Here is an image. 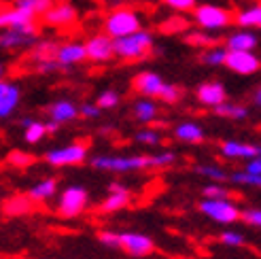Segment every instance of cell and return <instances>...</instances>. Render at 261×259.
<instances>
[{"mask_svg": "<svg viewBox=\"0 0 261 259\" xmlns=\"http://www.w3.org/2000/svg\"><path fill=\"white\" fill-rule=\"evenodd\" d=\"M174 162V153H160V155H98L91 160V166L98 170L109 172H132L145 170V168H164Z\"/></svg>", "mask_w": 261, "mask_h": 259, "instance_id": "cell-1", "label": "cell"}, {"mask_svg": "<svg viewBox=\"0 0 261 259\" xmlns=\"http://www.w3.org/2000/svg\"><path fill=\"white\" fill-rule=\"evenodd\" d=\"M115 56L121 60H145L153 49V36L145 30H136L119 38H113Z\"/></svg>", "mask_w": 261, "mask_h": 259, "instance_id": "cell-2", "label": "cell"}, {"mask_svg": "<svg viewBox=\"0 0 261 259\" xmlns=\"http://www.w3.org/2000/svg\"><path fill=\"white\" fill-rule=\"evenodd\" d=\"M140 30V19L132 9H115L111 15L104 19V32L111 38H119Z\"/></svg>", "mask_w": 261, "mask_h": 259, "instance_id": "cell-3", "label": "cell"}, {"mask_svg": "<svg viewBox=\"0 0 261 259\" xmlns=\"http://www.w3.org/2000/svg\"><path fill=\"white\" fill-rule=\"evenodd\" d=\"M200 211L219 223H233L240 219V209L229 198H204Z\"/></svg>", "mask_w": 261, "mask_h": 259, "instance_id": "cell-4", "label": "cell"}, {"mask_svg": "<svg viewBox=\"0 0 261 259\" xmlns=\"http://www.w3.org/2000/svg\"><path fill=\"white\" fill-rule=\"evenodd\" d=\"M193 17L204 30H221L231 21V13L215 5H202V7H195Z\"/></svg>", "mask_w": 261, "mask_h": 259, "instance_id": "cell-5", "label": "cell"}, {"mask_svg": "<svg viewBox=\"0 0 261 259\" xmlns=\"http://www.w3.org/2000/svg\"><path fill=\"white\" fill-rule=\"evenodd\" d=\"M85 206H87V191L79 185H72L62 191L58 213L62 217H76L85 211Z\"/></svg>", "mask_w": 261, "mask_h": 259, "instance_id": "cell-6", "label": "cell"}, {"mask_svg": "<svg viewBox=\"0 0 261 259\" xmlns=\"http://www.w3.org/2000/svg\"><path fill=\"white\" fill-rule=\"evenodd\" d=\"M45 160L51 166H76L87 160V147L83 142H72L68 147H60V149H51Z\"/></svg>", "mask_w": 261, "mask_h": 259, "instance_id": "cell-7", "label": "cell"}, {"mask_svg": "<svg viewBox=\"0 0 261 259\" xmlns=\"http://www.w3.org/2000/svg\"><path fill=\"white\" fill-rule=\"evenodd\" d=\"M0 47L3 49H23L36 43V23L28 28H0Z\"/></svg>", "mask_w": 261, "mask_h": 259, "instance_id": "cell-8", "label": "cell"}, {"mask_svg": "<svg viewBox=\"0 0 261 259\" xmlns=\"http://www.w3.org/2000/svg\"><path fill=\"white\" fill-rule=\"evenodd\" d=\"M225 66L238 74H253L259 70L261 62L253 51H227Z\"/></svg>", "mask_w": 261, "mask_h": 259, "instance_id": "cell-9", "label": "cell"}, {"mask_svg": "<svg viewBox=\"0 0 261 259\" xmlns=\"http://www.w3.org/2000/svg\"><path fill=\"white\" fill-rule=\"evenodd\" d=\"M76 19V11L74 7H70L68 3H54L45 13H43V21L47 25H54V28H68Z\"/></svg>", "mask_w": 261, "mask_h": 259, "instance_id": "cell-10", "label": "cell"}, {"mask_svg": "<svg viewBox=\"0 0 261 259\" xmlns=\"http://www.w3.org/2000/svg\"><path fill=\"white\" fill-rule=\"evenodd\" d=\"M85 51L87 58L91 62H109L115 56V47H113V38L104 32V34H96L91 36L85 43Z\"/></svg>", "mask_w": 261, "mask_h": 259, "instance_id": "cell-11", "label": "cell"}, {"mask_svg": "<svg viewBox=\"0 0 261 259\" xmlns=\"http://www.w3.org/2000/svg\"><path fill=\"white\" fill-rule=\"evenodd\" d=\"M153 240L145 234H134V231H123L119 234V249L127 251L129 255L134 257H145L153 251Z\"/></svg>", "mask_w": 261, "mask_h": 259, "instance_id": "cell-12", "label": "cell"}, {"mask_svg": "<svg viewBox=\"0 0 261 259\" xmlns=\"http://www.w3.org/2000/svg\"><path fill=\"white\" fill-rule=\"evenodd\" d=\"M83 60H87L85 45H81V43H64V45H58L56 62L60 64V68L74 66V64H79Z\"/></svg>", "mask_w": 261, "mask_h": 259, "instance_id": "cell-13", "label": "cell"}, {"mask_svg": "<svg viewBox=\"0 0 261 259\" xmlns=\"http://www.w3.org/2000/svg\"><path fill=\"white\" fill-rule=\"evenodd\" d=\"M164 79L158 72H140L134 79V89L140 92L142 96L147 98H160L162 89H164Z\"/></svg>", "mask_w": 261, "mask_h": 259, "instance_id": "cell-14", "label": "cell"}, {"mask_svg": "<svg viewBox=\"0 0 261 259\" xmlns=\"http://www.w3.org/2000/svg\"><path fill=\"white\" fill-rule=\"evenodd\" d=\"M195 96H198V100L202 102L204 107H217L221 105V102L227 100V94H225V87L217 83V81H211V83H202L198 87V92H195Z\"/></svg>", "mask_w": 261, "mask_h": 259, "instance_id": "cell-15", "label": "cell"}, {"mask_svg": "<svg viewBox=\"0 0 261 259\" xmlns=\"http://www.w3.org/2000/svg\"><path fill=\"white\" fill-rule=\"evenodd\" d=\"M34 25V17L17 7L0 9V28H28Z\"/></svg>", "mask_w": 261, "mask_h": 259, "instance_id": "cell-16", "label": "cell"}, {"mask_svg": "<svg viewBox=\"0 0 261 259\" xmlns=\"http://www.w3.org/2000/svg\"><path fill=\"white\" fill-rule=\"evenodd\" d=\"M109 196L100 204V213H115V211H121L123 206L129 202V191L119 185V183H111L109 187Z\"/></svg>", "mask_w": 261, "mask_h": 259, "instance_id": "cell-17", "label": "cell"}, {"mask_svg": "<svg viewBox=\"0 0 261 259\" xmlns=\"http://www.w3.org/2000/svg\"><path fill=\"white\" fill-rule=\"evenodd\" d=\"M21 92L17 85L13 83H0V119L9 117V115L17 109Z\"/></svg>", "mask_w": 261, "mask_h": 259, "instance_id": "cell-18", "label": "cell"}, {"mask_svg": "<svg viewBox=\"0 0 261 259\" xmlns=\"http://www.w3.org/2000/svg\"><path fill=\"white\" fill-rule=\"evenodd\" d=\"M221 153L229 160H251L255 155H259V147L249 145V142H240V140H227L221 145Z\"/></svg>", "mask_w": 261, "mask_h": 259, "instance_id": "cell-19", "label": "cell"}, {"mask_svg": "<svg viewBox=\"0 0 261 259\" xmlns=\"http://www.w3.org/2000/svg\"><path fill=\"white\" fill-rule=\"evenodd\" d=\"M225 47L227 51H253L257 47V36L253 32H233L227 36V41H225Z\"/></svg>", "mask_w": 261, "mask_h": 259, "instance_id": "cell-20", "label": "cell"}, {"mask_svg": "<svg viewBox=\"0 0 261 259\" xmlns=\"http://www.w3.org/2000/svg\"><path fill=\"white\" fill-rule=\"evenodd\" d=\"M76 115H79V109H76L68 100H58V102H54V105L49 107V117H51V121H56V123L72 121Z\"/></svg>", "mask_w": 261, "mask_h": 259, "instance_id": "cell-21", "label": "cell"}, {"mask_svg": "<svg viewBox=\"0 0 261 259\" xmlns=\"http://www.w3.org/2000/svg\"><path fill=\"white\" fill-rule=\"evenodd\" d=\"M174 136L182 142H191V145H198L204 140V130L202 125H198L195 121H182L174 127Z\"/></svg>", "mask_w": 261, "mask_h": 259, "instance_id": "cell-22", "label": "cell"}, {"mask_svg": "<svg viewBox=\"0 0 261 259\" xmlns=\"http://www.w3.org/2000/svg\"><path fill=\"white\" fill-rule=\"evenodd\" d=\"M56 189H58L56 178L38 180L36 185L30 187L28 198H30V200H36V202H45V200H49V198H54V196H56Z\"/></svg>", "mask_w": 261, "mask_h": 259, "instance_id": "cell-23", "label": "cell"}, {"mask_svg": "<svg viewBox=\"0 0 261 259\" xmlns=\"http://www.w3.org/2000/svg\"><path fill=\"white\" fill-rule=\"evenodd\" d=\"M34 49L30 51V60L32 64L36 66V64H41V62H47V60H56V51H58V43L54 41H41V43H34L32 45Z\"/></svg>", "mask_w": 261, "mask_h": 259, "instance_id": "cell-24", "label": "cell"}, {"mask_svg": "<svg viewBox=\"0 0 261 259\" xmlns=\"http://www.w3.org/2000/svg\"><path fill=\"white\" fill-rule=\"evenodd\" d=\"M236 23L240 28H261V5L242 9L236 15Z\"/></svg>", "mask_w": 261, "mask_h": 259, "instance_id": "cell-25", "label": "cell"}, {"mask_svg": "<svg viewBox=\"0 0 261 259\" xmlns=\"http://www.w3.org/2000/svg\"><path fill=\"white\" fill-rule=\"evenodd\" d=\"M134 115H136V119L140 123H151V121L158 119L160 109L151 100H138L136 105H134Z\"/></svg>", "mask_w": 261, "mask_h": 259, "instance_id": "cell-26", "label": "cell"}, {"mask_svg": "<svg viewBox=\"0 0 261 259\" xmlns=\"http://www.w3.org/2000/svg\"><path fill=\"white\" fill-rule=\"evenodd\" d=\"M21 123H23V138H25V142H30V145H36V142H41L47 136L45 123L34 121V119H23Z\"/></svg>", "mask_w": 261, "mask_h": 259, "instance_id": "cell-27", "label": "cell"}, {"mask_svg": "<svg viewBox=\"0 0 261 259\" xmlns=\"http://www.w3.org/2000/svg\"><path fill=\"white\" fill-rule=\"evenodd\" d=\"M215 113L221 115V117H227V119H246L249 117V111L240 105H231V102H221V105L215 107Z\"/></svg>", "mask_w": 261, "mask_h": 259, "instance_id": "cell-28", "label": "cell"}, {"mask_svg": "<svg viewBox=\"0 0 261 259\" xmlns=\"http://www.w3.org/2000/svg\"><path fill=\"white\" fill-rule=\"evenodd\" d=\"M54 5V0H15V7L25 11V13H30L32 17L36 15H43V13Z\"/></svg>", "mask_w": 261, "mask_h": 259, "instance_id": "cell-29", "label": "cell"}, {"mask_svg": "<svg viewBox=\"0 0 261 259\" xmlns=\"http://www.w3.org/2000/svg\"><path fill=\"white\" fill-rule=\"evenodd\" d=\"M225 56H227V49L225 47H219V45H213V47H206L202 51L200 60L208 66H221V64H225Z\"/></svg>", "mask_w": 261, "mask_h": 259, "instance_id": "cell-30", "label": "cell"}, {"mask_svg": "<svg viewBox=\"0 0 261 259\" xmlns=\"http://www.w3.org/2000/svg\"><path fill=\"white\" fill-rule=\"evenodd\" d=\"M30 211V198H11L7 204H5V213L7 215H23Z\"/></svg>", "mask_w": 261, "mask_h": 259, "instance_id": "cell-31", "label": "cell"}, {"mask_svg": "<svg viewBox=\"0 0 261 259\" xmlns=\"http://www.w3.org/2000/svg\"><path fill=\"white\" fill-rule=\"evenodd\" d=\"M185 41L189 43V45H195V47H213V45H217L219 43V38H215V36H211L208 32H191V34H187V38Z\"/></svg>", "mask_w": 261, "mask_h": 259, "instance_id": "cell-32", "label": "cell"}, {"mask_svg": "<svg viewBox=\"0 0 261 259\" xmlns=\"http://www.w3.org/2000/svg\"><path fill=\"white\" fill-rule=\"evenodd\" d=\"M233 183H238V185H249V187H261V174H255V172H249V170H244V172H233L231 176Z\"/></svg>", "mask_w": 261, "mask_h": 259, "instance_id": "cell-33", "label": "cell"}, {"mask_svg": "<svg viewBox=\"0 0 261 259\" xmlns=\"http://www.w3.org/2000/svg\"><path fill=\"white\" fill-rule=\"evenodd\" d=\"M195 172L198 174H202V176H208V178H213V180H225L227 178V174H225V170L223 168H219V166H198L195 168Z\"/></svg>", "mask_w": 261, "mask_h": 259, "instance_id": "cell-34", "label": "cell"}, {"mask_svg": "<svg viewBox=\"0 0 261 259\" xmlns=\"http://www.w3.org/2000/svg\"><path fill=\"white\" fill-rule=\"evenodd\" d=\"M96 105H98L100 109H115L117 105H119V94L113 92V89H107V92H102V94L98 96Z\"/></svg>", "mask_w": 261, "mask_h": 259, "instance_id": "cell-35", "label": "cell"}, {"mask_svg": "<svg viewBox=\"0 0 261 259\" xmlns=\"http://www.w3.org/2000/svg\"><path fill=\"white\" fill-rule=\"evenodd\" d=\"M180 96H182L180 87L170 85V83H164V89H162V94H160V98H162L164 102H168V105H174V102L180 100Z\"/></svg>", "mask_w": 261, "mask_h": 259, "instance_id": "cell-36", "label": "cell"}, {"mask_svg": "<svg viewBox=\"0 0 261 259\" xmlns=\"http://www.w3.org/2000/svg\"><path fill=\"white\" fill-rule=\"evenodd\" d=\"M136 140L142 142V145H160L162 136L155 132V130H140V132L136 134Z\"/></svg>", "mask_w": 261, "mask_h": 259, "instance_id": "cell-37", "label": "cell"}, {"mask_svg": "<svg viewBox=\"0 0 261 259\" xmlns=\"http://www.w3.org/2000/svg\"><path fill=\"white\" fill-rule=\"evenodd\" d=\"M219 240L223 244H227V247H242L244 244V236L238 234V231H223Z\"/></svg>", "mask_w": 261, "mask_h": 259, "instance_id": "cell-38", "label": "cell"}, {"mask_svg": "<svg viewBox=\"0 0 261 259\" xmlns=\"http://www.w3.org/2000/svg\"><path fill=\"white\" fill-rule=\"evenodd\" d=\"M32 155H28V153H21V151H13L11 155H9V164H13V166H17V168H21V166H30L32 164Z\"/></svg>", "mask_w": 261, "mask_h": 259, "instance_id": "cell-39", "label": "cell"}, {"mask_svg": "<svg viewBox=\"0 0 261 259\" xmlns=\"http://www.w3.org/2000/svg\"><path fill=\"white\" fill-rule=\"evenodd\" d=\"M166 34H170V32H178V30H187V21L182 19V17H172V19H168L164 23V28H162Z\"/></svg>", "mask_w": 261, "mask_h": 259, "instance_id": "cell-40", "label": "cell"}, {"mask_svg": "<svg viewBox=\"0 0 261 259\" xmlns=\"http://www.w3.org/2000/svg\"><path fill=\"white\" fill-rule=\"evenodd\" d=\"M204 196L206 198H227L229 191L223 185H206L204 187Z\"/></svg>", "mask_w": 261, "mask_h": 259, "instance_id": "cell-41", "label": "cell"}, {"mask_svg": "<svg viewBox=\"0 0 261 259\" xmlns=\"http://www.w3.org/2000/svg\"><path fill=\"white\" fill-rule=\"evenodd\" d=\"M100 242L107 244V247H111V249H119V234H117V231H102Z\"/></svg>", "mask_w": 261, "mask_h": 259, "instance_id": "cell-42", "label": "cell"}, {"mask_svg": "<svg viewBox=\"0 0 261 259\" xmlns=\"http://www.w3.org/2000/svg\"><path fill=\"white\" fill-rule=\"evenodd\" d=\"M242 219L246 223H251L255 227H261V209H249L242 213Z\"/></svg>", "mask_w": 261, "mask_h": 259, "instance_id": "cell-43", "label": "cell"}, {"mask_svg": "<svg viewBox=\"0 0 261 259\" xmlns=\"http://www.w3.org/2000/svg\"><path fill=\"white\" fill-rule=\"evenodd\" d=\"M164 3L176 11H189L195 7V0H164Z\"/></svg>", "mask_w": 261, "mask_h": 259, "instance_id": "cell-44", "label": "cell"}, {"mask_svg": "<svg viewBox=\"0 0 261 259\" xmlns=\"http://www.w3.org/2000/svg\"><path fill=\"white\" fill-rule=\"evenodd\" d=\"M100 107L98 105H83L81 109H79V113L83 115V117H87V119H96L98 115H100Z\"/></svg>", "mask_w": 261, "mask_h": 259, "instance_id": "cell-45", "label": "cell"}, {"mask_svg": "<svg viewBox=\"0 0 261 259\" xmlns=\"http://www.w3.org/2000/svg\"><path fill=\"white\" fill-rule=\"evenodd\" d=\"M246 170L255 172V174H261V155H255V158L249 160V164H246Z\"/></svg>", "mask_w": 261, "mask_h": 259, "instance_id": "cell-46", "label": "cell"}, {"mask_svg": "<svg viewBox=\"0 0 261 259\" xmlns=\"http://www.w3.org/2000/svg\"><path fill=\"white\" fill-rule=\"evenodd\" d=\"M45 127H47V134H54L56 130H58V123H56V121H47Z\"/></svg>", "mask_w": 261, "mask_h": 259, "instance_id": "cell-47", "label": "cell"}, {"mask_svg": "<svg viewBox=\"0 0 261 259\" xmlns=\"http://www.w3.org/2000/svg\"><path fill=\"white\" fill-rule=\"evenodd\" d=\"M255 102H257V105L261 107V87L257 89V94H255Z\"/></svg>", "mask_w": 261, "mask_h": 259, "instance_id": "cell-48", "label": "cell"}, {"mask_svg": "<svg viewBox=\"0 0 261 259\" xmlns=\"http://www.w3.org/2000/svg\"><path fill=\"white\" fill-rule=\"evenodd\" d=\"M5 74V68H3V64H0V76H3Z\"/></svg>", "mask_w": 261, "mask_h": 259, "instance_id": "cell-49", "label": "cell"}, {"mask_svg": "<svg viewBox=\"0 0 261 259\" xmlns=\"http://www.w3.org/2000/svg\"><path fill=\"white\" fill-rule=\"evenodd\" d=\"M259 155H261V147H259Z\"/></svg>", "mask_w": 261, "mask_h": 259, "instance_id": "cell-50", "label": "cell"}]
</instances>
